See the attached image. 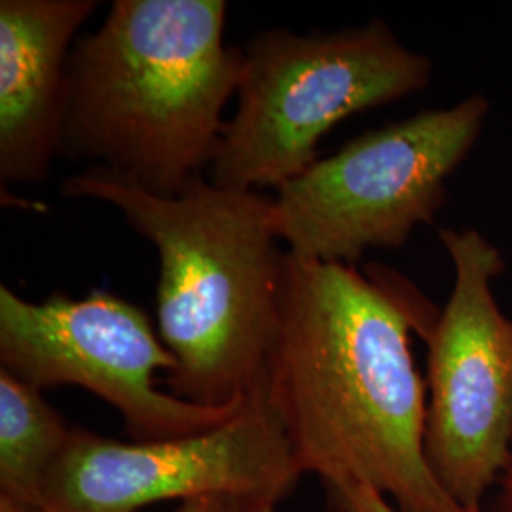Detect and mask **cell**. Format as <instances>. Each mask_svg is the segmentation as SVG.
<instances>
[{"label":"cell","mask_w":512,"mask_h":512,"mask_svg":"<svg viewBox=\"0 0 512 512\" xmlns=\"http://www.w3.org/2000/svg\"><path fill=\"white\" fill-rule=\"evenodd\" d=\"M437 317L353 266L285 255L264 399L302 475L363 484L399 512H465L425 456V387L410 330Z\"/></svg>","instance_id":"cell-1"},{"label":"cell","mask_w":512,"mask_h":512,"mask_svg":"<svg viewBox=\"0 0 512 512\" xmlns=\"http://www.w3.org/2000/svg\"><path fill=\"white\" fill-rule=\"evenodd\" d=\"M61 194L109 203L156 247L158 332L177 359L171 395L202 406L264 395L287 255L277 247L274 198L203 175L162 198L103 167L67 177Z\"/></svg>","instance_id":"cell-2"},{"label":"cell","mask_w":512,"mask_h":512,"mask_svg":"<svg viewBox=\"0 0 512 512\" xmlns=\"http://www.w3.org/2000/svg\"><path fill=\"white\" fill-rule=\"evenodd\" d=\"M224 0H116L74 42L59 156L175 198L219 154L243 48L224 44Z\"/></svg>","instance_id":"cell-3"},{"label":"cell","mask_w":512,"mask_h":512,"mask_svg":"<svg viewBox=\"0 0 512 512\" xmlns=\"http://www.w3.org/2000/svg\"><path fill=\"white\" fill-rule=\"evenodd\" d=\"M238 110L226 120L209 181L281 188L315 164L338 122L429 86L433 63L374 19L336 33L268 29L243 48Z\"/></svg>","instance_id":"cell-4"},{"label":"cell","mask_w":512,"mask_h":512,"mask_svg":"<svg viewBox=\"0 0 512 512\" xmlns=\"http://www.w3.org/2000/svg\"><path fill=\"white\" fill-rule=\"evenodd\" d=\"M490 101L475 93L366 131L277 188L272 219L287 253L351 266L366 249H399L431 224L446 183L475 147Z\"/></svg>","instance_id":"cell-5"},{"label":"cell","mask_w":512,"mask_h":512,"mask_svg":"<svg viewBox=\"0 0 512 512\" xmlns=\"http://www.w3.org/2000/svg\"><path fill=\"white\" fill-rule=\"evenodd\" d=\"M0 365L37 389L78 385L114 406L133 440L179 439L215 429L249 403L202 406L154 384L177 359L145 310L118 294H50L29 302L0 285Z\"/></svg>","instance_id":"cell-6"},{"label":"cell","mask_w":512,"mask_h":512,"mask_svg":"<svg viewBox=\"0 0 512 512\" xmlns=\"http://www.w3.org/2000/svg\"><path fill=\"white\" fill-rule=\"evenodd\" d=\"M439 236L456 279L427 336L425 456L459 507L480 512L512 440V321L492 291L505 260L476 230L442 228Z\"/></svg>","instance_id":"cell-7"},{"label":"cell","mask_w":512,"mask_h":512,"mask_svg":"<svg viewBox=\"0 0 512 512\" xmlns=\"http://www.w3.org/2000/svg\"><path fill=\"white\" fill-rule=\"evenodd\" d=\"M300 476L283 427L258 395L219 427L179 439L122 442L73 429L40 512H137L211 495L279 501Z\"/></svg>","instance_id":"cell-8"},{"label":"cell","mask_w":512,"mask_h":512,"mask_svg":"<svg viewBox=\"0 0 512 512\" xmlns=\"http://www.w3.org/2000/svg\"><path fill=\"white\" fill-rule=\"evenodd\" d=\"M97 0L0 2V181L46 179L59 156L78 29Z\"/></svg>","instance_id":"cell-9"},{"label":"cell","mask_w":512,"mask_h":512,"mask_svg":"<svg viewBox=\"0 0 512 512\" xmlns=\"http://www.w3.org/2000/svg\"><path fill=\"white\" fill-rule=\"evenodd\" d=\"M71 435L40 389L0 368V499L42 511L46 482Z\"/></svg>","instance_id":"cell-10"},{"label":"cell","mask_w":512,"mask_h":512,"mask_svg":"<svg viewBox=\"0 0 512 512\" xmlns=\"http://www.w3.org/2000/svg\"><path fill=\"white\" fill-rule=\"evenodd\" d=\"M327 490L332 495V503L346 512H399L387 501V497L363 484Z\"/></svg>","instance_id":"cell-11"},{"label":"cell","mask_w":512,"mask_h":512,"mask_svg":"<svg viewBox=\"0 0 512 512\" xmlns=\"http://www.w3.org/2000/svg\"><path fill=\"white\" fill-rule=\"evenodd\" d=\"M256 501V499H255ZM251 501L226 497V495H211V497H198L190 499L179 505L173 512H243Z\"/></svg>","instance_id":"cell-12"},{"label":"cell","mask_w":512,"mask_h":512,"mask_svg":"<svg viewBox=\"0 0 512 512\" xmlns=\"http://www.w3.org/2000/svg\"><path fill=\"white\" fill-rule=\"evenodd\" d=\"M275 505L277 501L274 499H256L251 501L243 512H275Z\"/></svg>","instance_id":"cell-13"},{"label":"cell","mask_w":512,"mask_h":512,"mask_svg":"<svg viewBox=\"0 0 512 512\" xmlns=\"http://www.w3.org/2000/svg\"><path fill=\"white\" fill-rule=\"evenodd\" d=\"M0 512H31L25 511V509H19L16 505H12V503H8V501H4V499H0Z\"/></svg>","instance_id":"cell-14"},{"label":"cell","mask_w":512,"mask_h":512,"mask_svg":"<svg viewBox=\"0 0 512 512\" xmlns=\"http://www.w3.org/2000/svg\"><path fill=\"white\" fill-rule=\"evenodd\" d=\"M334 505V503H332ZM334 512H346L342 507H338V505H334Z\"/></svg>","instance_id":"cell-15"},{"label":"cell","mask_w":512,"mask_h":512,"mask_svg":"<svg viewBox=\"0 0 512 512\" xmlns=\"http://www.w3.org/2000/svg\"><path fill=\"white\" fill-rule=\"evenodd\" d=\"M511 503H512V476H511Z\"/></svg>","instance_id":"cell-16"}]
</instances>
